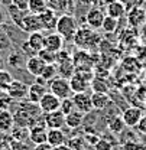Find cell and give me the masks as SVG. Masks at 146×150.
<instances>
[{
    "instance_id": "cell-1",
    "label": "cell",
    "mask_w": 146,
    "mask_h": 150,
    "mask_svg": "<svg viewBox=\"0 0 146 150\" xmlns=\"http://www.w3.org/2000/svg\"><path fill=\"white\" fill-rule=\"evenodd\" d=\"M73 40L75 43V46L83 48V49H88V48H93V46H97L100 43L101 38L94 32V29L88 28V26H81V28L77 29Z\"/></svg>"
},
{
    "instance_id": "cell-2",
    "label": "cell",
    "mask_w": 146,
    "mask_h": 150,
    "mask_svg": "<svg viewBox=\"0 0 146 150\" xmlns=\"http://www.w3.org/2000/svg\"><path fill=\"white\" fill-rule=\"evenodd\" d=\"M78 29V23L73 15H61L58 16L55 32L64 38V40H73L74 35Z\"/></svg>"
},
{
    "instance_id": "cell-3",
    "label": "cell",
    "mask_w": 146,
    "mask_h": 150,
    "mask_svg": "<svg viewBox=\"0 0 146 150\" xmlns=\"http://www.w3.org/2000/svg\"><path fill=\"white\" fill-rule=\"evenodd\" d=\"M49 87V93H52L54 95H56L59 100H64V98H68V97H73L74 93L71 90V85H70V79L68 78H64V76H55L52 81H49L48 84Z\"/></svg>"
},
{
    "instance_id": "cell-4",
    "label": "cell",
    "mask_w": 146,
    "mask_h": 150,
    "mask_svg": "<svg viewBox=\"0 0 146 150\" xmlns=\"http://www.w3.org/2000/svg\"><path fill=\"white\" fill-rule=\"evenodd\" d=\"M19 28L26 32V33H33V32H39V30H43L42 29V23H41V19H39V15H35V13H26L22 20L19 22L18 25Z\"/></svg>"
},
{
    "instance_id": "cell-5",
    "label": "cell",
    "mask_w": 146,
    "mask_h": 150,
    "mask_svg": "<svg viewBox=\"0 0 146 150\" xmlns=\"http://www.w3.org/2000/svg\"><path fill=\"white\" fill-rule=\"evenodd\" d=\"M104 18H106V12L101 7H98V6H93V7H90V10L85 15V23H87L88 28L97 30V29H101Z\"/></svg>"
},
{
    "instance_id": "cell-6",
    "label": "cell",
    "mask_w": 146,
    "mask_h": 150,
    "mask_svg": "<svg viewBox=\"0 0 146 150\" xmlns=\"http://www.w3.org/2000/svg\"><path fill=\"white\" fill-rule=\"evenodd\" d=\"M28 90L29 87L23 82V81H19V79H13V82L10 84L9 90L6 91L7 97L10 100H15V101H22L25 98H28Z\"/></svg>"
},
{
    "instance_id": "cell-7",
    "label": "cell",
    "mask_w": 146,
    "mask_h": 150,
    "mask_svg": "<svg viewBox=\"0 0 146 150\" xmlns=\"http://www.w3.org/2000/svg\"><path fill=\"white\" fill-rule=\"evenodd\" d=\"M46 137H48V127L45 126L43 118L29 129V140H31L33 144L45 143V142H46Z\"/></svg>"
},
{
    "instance_id": "cell-8",
    "label": "cell",
    "mask_w": 146,
    "mask_h": 150,
    "mask_svg": "<svg viewBox=\"0 0 146 150\" xmlns=\"http://www.w3.org/2000/svg\"><path fill=\"white\" fill-rule=\"evenodd\" d=\"M73 101L75 105V110L81 111L83 114H88L93 111V103H91V94L85 93H75L73 95Z\"/></svg>"
},
{
    "instance_id": "cell-9",
    "label": "cell",
    "mask_w": 146,
    "mask_h": 150,
    "mask_svg": "<svg viewBox=\"0 0 146 150\" xmlns=\"http://www.w3.org/2000/svg\"><path fill=\"white\" fill-rule=\"evenodd\" d=\"M143 108L140 107H136V105H132V107H127L123 114H122V118L126 124V127H136V124L139 123V120L143 117Z\"/></svg>"
},
{
    "instance_id": "cell-10",
    "label": "cell",
    "mask_w": 146,
    "mask_h": 150,
    "mask_svg": "<svg viewBox=\"0 0 146 150\" xmlns=\"http://www.w3.org/2000/svg\"><path fill=\"white\" fill-rule=\"evenodd\" d=\"M38 105H39L42 114L51 112V111H56V110H59L61 100H59L56 95H54L52 93H46L42 98H41V101L38 103Z\"/></svg>"
},
{
    "instance_id": "cell-11",
    "label": "cell",
    "mask_w": 146,
    "mask_h": 150,
    "mask_svg": "<svg viewBox=\"0 0 146 150\" xmlns=\"http://www.w3.org/2000/svg\"><path fill=\"white\" fill-rule=\"evenodd\" d=\"M127 22L135 29L140 28L146 22V9L140 7V6H133L127 12Z\"/></svg>"
},
{
    "instance_id": "cell-12",
    "label": "cell",
    "mask_w": 146,
    "mask_h": 150,
    "mask_svg": "<svg viewBox=\"0 0 146 150\" xmlns=\"http://www.w3.org/2000/svg\"><path fill=\"white\" fill-rule=\"evenodd\" d=\"M48 7L56 15H71L74 12V0H46Z\"/></svg>"
},
{
    "instance_id": "cell-13",
    "label": "cell",
    "mask_w": 146,
    "mask_h": 150,
    "mask_svg": "<svg viewBox=\"0 0 146 150\" xmlns=\"http://www.w3.org/2000/svg\"><path fill=\"white\" fill-rule=\"evenodd\" d=\"M43 123L48 129H64L65 126V115L59 110L43 114Z\"/></svg>"
},
{
    "instance_id": "cell-14",
    "label": "cell",
    "mask_w": 146,
    "mask_h": 150,
    "mask_svg": "<svg viewBox=\"0 0 146 150\" xmlns=\"http://www.w3.org/2000/svg\"><path fill=\"white\" fill-rule=\"evenodd\" d=\"M70 85L73 93H85L90 88V78H85L83 72H75L70 78Z\"/></svg>"
},
{
    "instance_id": "cell-15",
    "label": "cell",
    "mask_w": 146,
    "mask_h": 150,
    "mask_svg": "<svg viewBox=\"0 0 146 150\" xmlns=\"http://www.w3.org/2000/svg\"><path fill=\"white\" fill-rule=\"evenodd\" d=\"M62 46H64V38L59 33L49 32L48 35H45V46H43L45 49L58 54L59 51H62Z\"/></svg>"
},
{
    "instance_id": "cell-16",
    "label": "cell",
    "mask_w": 146,
    "mask_h": 150,
    "mask_svg": "<svg viewBox=\"0 0 146 150\" xmlns=\"http://www.w3.org/2000/svg\"><path fill=\"white\" fill-rule=\"evenodd\" d=\"M45 62L39 58L38 55H32L29 56L28 59H26V65H25V68H26V71L29 72L31 75H33L35 78L36 76H41L42 74V71H43V68H45Z\"/></svg>"
},
{
    "instance_id": "cell-17",
    "label": "cell",
    "mask_w": 146,
    "mask_h": 150,
    "mask_svg": "<svg viewBox=\"0 0 146 150\" xmlns=\"http://www.w3.org/2000/svg\"><path fill=\"white\" fill-rule=\"evenodd\" d=\"M41 23H42V29L48 30V32H55V26H56V20H58V15L55 13L52 9H46L45 12H42L39 15Z\"/></svg>"
},
{
    "instance_id": "cell-18",
    "label": "cell",
    "mask_w": 146,
    "mask_h": 150,
    "mask_svg": "<svg viewBox=\"0 0 146 150\" xmlns=\"http://www.w3.org/2000/svg\"><path fill=\"white\" fill-rule=\"evenodd\" d=\"M46 93H48V91H46V84L35 81L32 85H29V90H28V101L38 104V103L41 101V98Z\"/></svg>"
},
{
    "instance_id": "cell-19",
    "label": "cell",
    "mask_w": 146,
    "mask_h": 150,
    "mask_svg": "<svg viewBox=\"0 0 146 150\" xmlns=\"http://www.w3.org/2000/svg\"><path fill=\"white\" fill-rule=\"evenodd\" d=\"M106 15L107 16H111V18H116V19H120L125 16L126 13V4L120 0H111L107 7H106Z\"/></svg>"
},
{
    "instance_id": "cell-20",
    "label": "cell",
    "mask_w": 146,
    "mask_h": 150,
    "mask_svg": "<svg viewBox=\"0 0 146 150\" xmlns=\"http://www.w3.org/2000/svg\"><path fill=\"white\" fill-rule=\"evenodd\" d=\"M26 42H28V45L32 48V51H33L35 54H38V52H39L41 49H43V46H45V35H43V30L29 33Z\"/></svg>"
},
{
    "instance_id": "cell-21",
    "label": "cell",
    "mask_w": 146,
    "mask_h": 150,
    "mask_svg": "<svg viewBox=\"0 0 146 150\" xmlns=\"http://www.w3.org/2000/svg\"><path fill=\"white\" fill-rule=\"evenodd\" d=\"M46 142L52 146V147H58L61 144H65L67 142V136L62 131V129H48V137Z\"/></svg>"
},
{
    "instance_id": "cell-22",
    "label": "cell",
    "mask_w": 146,
    "mask_h": 150,
    "mask_svg": "<svg viewBox=\"0 0 146 150\" xmlns=\"http://www.w3.org/2000/svg\"><path fill=\"white\" fill-rule=\"evenodd\" d=\"M15 126V118L13 114L7 108H0V131L10 133V130Z\"/></svg>"
},
{
    "instance_id": "cell-23",
    "label": "cell",
    "mask_w": 146,
    "mask_h": 150,
    "mask_svg": "<svg viewBox=\"0 0 146 150\" xmlns=\"http://www.w3.org/2000/svg\"><path fill=\"white\" fill-rule=\"evenodd\" d=\"M91 103H93V110H104L110 104V97L107 95V93L94 91L91 94Z\"/></svg>"
},
{
    "instance_id": "cell-24",
    "label": "cell",
    "mask_w": 146,
    "mask_h": 150,
    "mask_svg": "<svg viewBox=\"0 0 146 150\" xmlns=\"http://www.w3.org/2000/svg\"><path fill=\"white\" fill-rule=\"evenodd\" d=\"M26 55L23 52H18V51H13L12 54H9L7 56V65L13 69H22L25 65H26Z\"/></svg>"
},
{
    "instance_id": "cell-25",
    "label": "cell",
    "mask_w": 146,
    "mask_h": 150,
    "mask_svg": "<svg viewBox=\"0 0 146 150\" xmlns=\"http://www.w3.org/2000/svg\"><path fill=\"white\" fill-rule=\"evenodd\" d=\"M83 121H84V114L81 111H78V110H74V111L65 115V126L68 129H73V130L78 129L83 124Z\"/></svg>"
},
{
    "instance_id": "cell-26",
    "label": "cell",
    "mask_w": 146,
    "mask_h": 150,
    "mask_svg": "<svg viewBox=\"0 0 146 150\" xmlns=\"http://www.w3.org/2000/svg\"><path fill=\"white\" fill-rule=\"evenodd\" d=\"M46 9H48L46 0H29V6H28V12H29V13L41 15V13L45 12Z\"/></svg>"
},
{
    "instance_id": "cell-27",
    "label": "cell",
    "mask_w": 146,
    "mask_h": 150,
    "mask_svg": "<svg viewBox=\"0 0 146 150\" xmlns=\"http://www.w3.org/2000/svg\"><path fill=\"white\" fill-rule=\"evenodd\" d=\"M13 75L12 72L6 71V69H1L0 71V93H6L10 87V84L13 82Z\"/></svg>"
},
{
    "instance_id": "cell-28",
    "label": "cell",
    "mask_w": 146,
    "mask_h": 150,
    "mask_svg": "<svg viewBox=\"0 0 146 150\" xmlns=\"http://www.w3.org/2000/svg\"><path fill=\"white\" fill-rule=\"evenodd\" d=\"M10 136H12L13 140L25 142L26 139H29V129L28 127H20V126H13V129L10 130Z\"/></svg>"
},
{
    "instance_id": "cell-29",
    "label": "cell",
    "mask_w": 146,
    "mask_h": 150,
    "mask_svg": "<svg viewBox=\"0 0 146 150\" xmlns=\"http://www.w3.org/2000/svg\"><path fill=\"white\" fill-rule=\"evenodd\" d=\"M117 26H119V19L111 18V16H107L103 20V25H101V29L106 32V33H114L117 30Z\"/></svg>"
},
{
    "instance_id": "cell-30",
    "label": "cell",
    "mask_w": 146,
    "mask_h": 150,
    "mask_svg": "<svg viewBox=\"0 0 146 150\" xmlns=\"http://www.w3.org/2000/svg\"><path fill=\"white\" fill-rule=\"evenodd\" d=\"M125 127H126V124H125L123 118L119 117V115H117V117H113L109 121V130L111 131V133H114V134L122 133V131L125 130Z\"/></svg>"
},
{
    "instance_id": "cell-31",
    "label": "cell",
    "mask_w": 146,
    "mask_h": 150,
    "mask_svg": "<svg viewBox=\"0 0 146 150\" xmlns=\"http://www.w3.org/2000/svg\"><path fill=\"white\" fill-rule=\"evenodd\" d=\"M56 75H58V67L55 64H46L41 74V78L43 81H52Z\"/></svg>"
},
{
    "instance_id": "cell-32",
    "label": "cell",
    "mask_w": 146,
    "mask_h": 150,
    "mask_svg": "<svg viewBox=\"0 0 146 150\" xmlns=\"http://www.w3.org/2000/svg\"><path fill=\"white\" fill-rule=\"evenodd\" d=\"M75 110V105H74V101H73V97H68V98H64L61 100V105H59V111L62 112L64 115L70 114L71 111Z\"/></svg>"
},
{
    "instance_id": "cell-33",
    "label": "cell",
    "mask_w": 146,
    "mask_h": 150,
    "mask_svg": "<svg viewBox=\"0 0 146 150\" xmlns=\"http://www.w3.org/2000/svg\"><path fill=\"white\" fill-rule=\"evenodd\" d=\"M45 64H55L56 62V54L55 52H51V51H48V49H41L39 52L36 54Z\"/></svg>"
},
{
    "instance_id": "cell-34",
    "label": "cell",
    "mask_w": 146,
    "mask_h": 150,
    "mask_svg": "<svg viewBox=\"0 0 146 150\" xmlns=\"http://www.w3.org/2000/svg\"><path fill=\"white\" fill-rule=\"evenodd\" d=\"M9 13H10V18L13 19V22L16 23V25H19V22L22 20V18L28 13V12H23V10H19L18 7H15L13 4H10L9 6Z\"/></svg>"
},
{
    "instance_id": "cell-35",
    "label": "cell",
    "mask_w": 146,
    "mask_h": 150,
    "mask_svg": "<svg viewBox=\"0 0 146 150\" xmlns=\"http://www.w3.org/2000/svg\"><path fill=\"white\" fill-rule=\"evenodd\" d=\"M10 46H12V40L9 35H6V32L0 29V51H7Z\"/></svg>"
},
{
    "instance_id": "cell-36",
    "label": "cell",
    "mask_w": 146,
    "mask_h": 150,
    "mask_svg": "<svg viewBox=\"0 0 146 150\" xmlns=\"http://www.w3.org/2000/svg\"><path fill=\"white\" fill-rule=\"evenodd\" d=\"M7 150H32V149H31L25 142H19V140H13V139H12V142H10Z\"/></svg>"
},
{
    "instance_id": "cell-37",
    "label": "cell",
    "mask_w": 146,
    "mask_h": 150,
    "mask_svg": "<svg viewBox=\"0 0 146 150\" xmlns=\"http://www.w3.org/2000/svg\"><path fill=\"white\" fill-rule=\"evenodd\" d=\"M10 142H12V136H9V133L0 131V150H7Z\"/></svg>"
},
{
    "instance_id": "cell-38",
    "label": "cell",
    "mask_w": 146,
    "mask_h": 150,
    "mask_svg": "<svg viewBox=\"0 0 146 150\" xmlns=\"http://www.w3.org/2000/svg\"><path fill=\"white\" fill-rule=\"evenodd\" d=\"M111 149H113L111 143L109 140H106V139H98V142L94 144V150H111Z\"/></svg>"
},
{
    "instance_id": "cell-39",
    "label": "cell",
    "mask_w": 146,
    "mask_h": 150,
    "mask_svg": "<svg viewBox=\"0 0 146 150\" xmlns=\"http://www.w3.org/2000/svg\"><path fill=\"white\" fill-rule=\"evenodd\" d=\"M12 4L15 7H18L19 10L28 12V6H29V0H12Z\"/></svg>"
},
{
    "instance_id": "cell-40",
    "label": "cell",
    "mask_w": 146,
    "mask_h": 150,
    "mask_svg": "<svg viewBox=\"0 0 146 150\" xmlns=\"http://www.w3.org/2000/svg\"><path fill=\"white\" fill-rule=\"evenodd\" d=\"M135 129L139 131L140 134H145L146 136V114H143V117L139 120V123L136 124V127H135Z\"/></svg>"
},
{
    "instance_id": "cell-41",
    "label": "cell",
    "mask_w": 146,
    "mask_h": 150,
    "mask_svg": "<svg viewBox=\"0 0 146 150\" xmlns=\"http://www.w3.org/2000/svg\"><path fill=\"white\" fill-rule=\"evenodd\" d=\"M140 149H142V146L139 143H136V142H127V143L123 144V150H140Z\"/></svg>"
},
{
    "instance_id": "cell-42",
    "label": "cell",
    "mask_w": 146,
    "mask_h": 150,
    "mask_svg": "<svg viewBox=\"0 0 146 150\" xmlns=\"http://www.w3.org/2000/svg\"><path fill=\"white\" fill-rule=\"evenodd\" d=\"M54 147L48 143V142H45V143H41V144H35V147L33 150H52Z\"/></svg>"
},
{
    "instance_id": "cell-43",
    "label": "cell",
    "mask_w": 146,
    "mask_h": 150,
    "mask_svg": "<svg viewBox=\"0 0 146 150\" xmlns=\"http://www.w3.org/2000/svg\"><path fill=\"white\" fill-rule=\"evenodd\" d=\"M83 4H87V6H90V7H93V6H97V3H98V0H80Z\"/></svg>"
},
{
    "instance_id": "cell-44",
    "label": "cell",
    "mask_w": 146,
    "mask_h": 150,
    "mask_svg": "<svg viewBox=\"0 0 146 150\" xmlns=\"http://www.w3.org/2000/svg\"><path fill=\"white\" fill-rule=\"evenodd\" d=\"M4 22H6V13H4V10L0 7V26H3Z\"/></svg>"
},
{
    "instance_id": "cell-45",
    "label": "cell",
    "mask_w": 146,
    "mask_h": 150,
    "mask_svg": "<svg viewBox=\"0 0 146 150\" xmlns=\"http://www.w3.org/2000/svg\"><path fill=\"white\" fill-rule=\"evenodd\" d=\"M140 36L146 40V22L142 25V26H140Z\"/></svg>"
},
{
    "instance_id": "cell-46",
    "label": "cell",
    "mask_w": 146,
    "mask_h": 150,
    "mask_svg": "<svg viewBox=\"0 0 146 150\" xmlns=\"http://www.w3.org/2000/svg\"><path fill=\"white\" fill-rule=\"evenodd\" d=\"M52 150H73V149L68 147V146H65V144H61V146H58V147H54Z\"/></svg>"
},
{
    "instance_id": "cell-47",
    "label": "cell",
    "mask_w": 146,
    "mask_h": 150,
    "mask_svg": "<svg viewBox=\"0 0 146 150\" xmlns=\"http://www.w3.org/2000/svg\"><path fill=\"white\" fill-rule=\"evenodd\" d=\"M3 65H4V64H3V58L0 56V71L3 69Z\"/></svg>"
},
{
    "instance_id": "cell-48",
    "label": "cell",
    "mask_w": 146,
    "mask_h": 150,
    "mask_svg": "<svg viewBox=\"0 0 146 150\" xmlns=\"http://www.w3.org/2000/svg\"><path fill=\"white\" fill-rule=\"evenodd\" d=\"M140 150H146V144H145V146H142V149H140Z\"/></svg>"
}]
</instances>
